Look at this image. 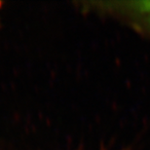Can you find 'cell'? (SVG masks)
Here are the masks:
<instances>
[{"instance_id": "obj_1", "label": "cell", "mask_w": 150, "mask_h": 150, "mask_svg": "<svg viewBox=\"0 0 150 150\" xmlns=\"http://www.w3.org/2000/svg\"><path fill=\"white\" fill-rule=\"evenodd\" d=\"M130 8L140 16H143L150 22V0L148 1H134L131 2Z\"/></svg>"}]
</instances>
